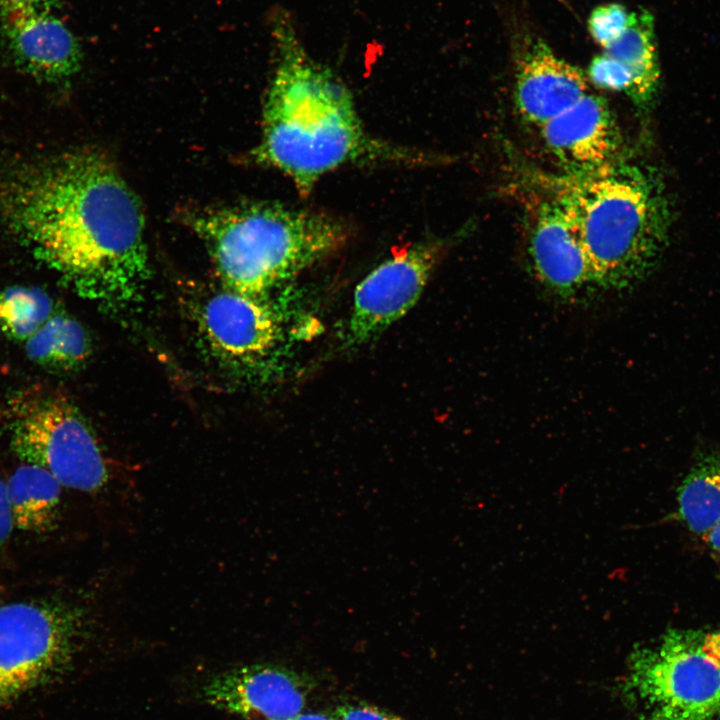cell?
Here are the masks:
<instances>
[{
  "label": "cell",
  "mask_w": 720,
  "mask_h": 720,
  "mask_svg": "<svg viewBox=\"0 0 720 720\" xmlns=\"http://www.w3.org/2000/svg\"><path fill=\"white\" fill-rule=\"evenodd\" d=\"M4 216L74 290L107 304L135 298L150 274L141 205L96 150L64 154L13 179Z\"/></svg>",
  "instance_id": "cell-1"
},
{
  "label": "cell",
  "mask_w": 720,
  "mask_h": 720,
  "mask_svg": "<svg viewBox=\"0 0 720 720\" xmlns=\"http://www.w3.org/2000/svg\"><path fill=\"white\" fill-rule=\"evenodd\" d=\"M275 35L279 57L264 104L257 162L282 172L306 196L324 175L349 164L431 160L370 134L350 90L307 54L289 22L279 18Z\"/></svg>",
  "instance_id": "cell-2"
},
{
  "label": "cell",
  "mask_w": 720,
  "mask_h": 720,
  "mask_svg": "<svg viewBox=\"0 0 720 720\" xmlns=\"http://www.w3.org/2000/svg\"><path fill=\"white\" fill-rule=\"evenodd\" d=\"M546 184L574 227L599 289L630 290L655 271L672 225L671 203L655 171L623 161Z\"/></svg>",
  "instance_id": "cell-3"
},
{
  "label": "cell",
  "mask_w": 720,
  "mask_h": 720,
  "mask_svg": "<svg viewBox=\"0 0 720 720\" xmlns=\"http://www.w3.org/2000/svg\"><path fill=\"white\" fill-rule=\"evenodd\" d=\"M190 223L225 288L258 299L342 248L350 232L329 214L266 202L208 209Z\"/></svg>",
  "instance_id": "cell-4"
},
{
  "label": "cell",
  "mask_w": 720,
  "mask_h": 720,
  "mask_svg": "<svg viewBox=\"0 0 720 720\" xmlns=\"http://www.w3.org/2000/svg\"><path fill=\"white\" fill-rule=\"evenodd\" d=\"M621 695L642 720H720V631L672 630L635 649Z\"/></svg>",
  "instance_id": "cell-5"
},
{
  "label": "cell",
  "mask_w": 720,
  "mask_h": 720,
  "mask_svg": "<svg viewBox=\"0 0 720 720\" xmlns=\"http://www.w3.org/2000/svg\"><path fill=\"white\" fill-rule=\"evenodd\" d=\"M80 612L55 600L0 606V709L60 677L82 637Z\"/></svg>",
  "instance_id": "cell-6"
},
{
  "label": "cell",
  "mask_w": 720,
  "mask_h": 720,
  "mask_svg": "<svg viewBox=\"0 0 720 720\" xmlns=\"http://www.w3.org/2000/svg\"><path fill=\"white\" fill-rule=\"evenodd\" d=\"M11 408L10 447L23 463L44 468L68 488L93 492L106 484L107 458L72 403L36 394L17 399Z\"/></svg>",
  "instance_id": "cell-7"
},
{
  "label": "cell",
  "mask_w": 720,
  "mask_h": 720,
  "mask_svg": "<svg viewBox=\"0 0 720 720\" xmlns=\"http://www.w3.org/2000/svg\"><path fill=\"white\" fill-rule=\"evenodd\" d=\"M443 250L440 241L417 243L371 271L354 292L346 344L369 342L403 317L420 298Z\"/></svg>",
  "instance_id": "cell-8"
},
{
  "label": "cell",
  "mask_w": 720,
  "mask_h": 720,
  "mask_svg": "<svg viewBox=\"0 0 720 720\" xmlns=\"http://www.w3.org/2000/svg\"><path fill=\"white\" fill-rule=\"evenodd\" d=\"M539 129L546 149L565 175H589L625 161L612 111L605 99L590 92Z\"/></svg>",
  "instance_id": "cell-9"
},
{
  "label": "cell",
  "mask_w": 720,
  "mask_h": 720,
  "mask_svg": "<svg viewBox=\"0 0 720 720\" xmlns=\"http://www.w3.org/2000/svg\"><path fill=\"white\" fill-rule=\"evenodd\" d=\"M528 258L536 279L565 302L589 299L599 287L580 239L559 202L550 195L535 209Z\"/></svg>",
  "instance_id": "cell-10"
},
{
  "label": "cell",
  "mask_w": 720,
  "mask_h": 720,
  "mask_svg": "<svg viewBox=\"0 0 720 720\" xmlns=\"http://www.w3.org/2000/svg\"><path fill=\"white\" fill-rule=\"evenodd\" d=\"M307 692L298 674L272 665L223 671L201 689L206 703L244 720H290L302 713Z\"/></svg>",
  "instance_id": "cell-11"
},
{
  "label": "cell",
  "mask_w": 720,
  "mask_h": 720,
  "mask_svg": "<svg viewBox=\"0 0 720 720\" xmlns=\"http://www.w3.org/2000/svg\"><path fill=\"white\" fill-rule=\"evenodd\" d=\"M200 328L216 355L231 363L257 360L278 337L277 320L260 299L226 288L204 303Z\"/></svg>",
  "instance_id": "cell-12"
},
{
  "label": "cell",
  "mask_w": 720,
  "mask_h": 720,
  "mask_svg": "<svg viewBox=\"0 0 720 720\" xmlns=\"http://www.w3.org/2000/svg\"><path fill=\"white\" fill-rule=\"evenodd\" d=\"M0 38L12 63L36 79L64 80L80 69L79 42L53 12L2 18Z\"/></svg>",
  "instance_id": "cell-13"
},
{
  "label": "cell",
  "mask_w": 720,
  "mask_h": 720,
  "mask_svg": "<svg viewBox=\"0 0 720 720\" xmlns=\"http://www.w3.org/2000/svg\"><path fill=\"white\" fill-rule=\"evenodd\" d=\"M587 80L545 42L531 41L516 65L515 105L524 120L539 128L588 94Z\"/></svg>",
  "instance_id": "cell-14"
},
{
  "label": "cell",
  "mask_w": 720,
  "mask_h": 720,
  "mask_svg": "<svg viewBox=\"0 0 720 720\" xmlns=\"http://www.w3.org/2000/svg\"><path fill=\"white\" fill-rule=\"evenodd\" d=\"M603 53L626 67L632 80L627 95L638 108L648 109L660 82L653 16L646 10L636 12L625 32Z\"/></svg>",
  "instance_id": "cell-15"
},
{
  "label": "cell",
  "mask_w": 720,
  "mask_h": 720,
  "mask_svg": "<svg viewBox=\"0 0 720 720\" xmlns=\"http://www.w3.org/2000/svg\"><path fill=\"white\" fill-rule=\"evenodd\" d=\"M6 487L14 527L31 533L53 528L62 485L50 472L23 463L9 477Z\"/></svg>",
  "instance_id": "cell-16"
},
{
  "label": "cell",
  "mask_w": 720,
  "mask_h": 720,
  "mask_svg": "<svg viewBox=\"0 0 720 720\" xmlns=\"http://www.w3.org/2000/svg\"><path fill=\"white\" fill-rule=\"evenodd\" d=\"M24 344L28 359L50 372L79 368L91 353L86 329L63 312H55Z\"/></svg>",
  "instance_id": "cell-17"
},
{
  "label": "cell",
  "mask_w": 720,
  "mask_h": 720,
  "mask_svg": "<svg viewBox=\"0 0 720 720\" xmlns=\"http://www.w3.org/2000/svg\"><path fill=\"white\" fill-rule=\"evenodd\" d=\"M677 514L688 530L705 540L720 521V455L701 457L682 481Z\"/></svg>",
  "instance_id": "cell-18"
},
{
  "label": "cell",
  "mask_w": 720,
  "mask_h": 720,
  "mask_svg": "<svg viewBox=\"0 0 720 720\" xmlns=\"http://www.w3.org/2000/svg\"><path fill=\"white\" fill-rule=\"evenodd\" d=\"M49 294L39 287L15 285L0 292V331L25 342L55 313Z\"/></svg>",
  "instance_id": "cell-19"
},
{
  "label": "cell",
  "mask_w": 720,
  "mask_h": 720,
  "mask_svg": "<svg viewBox=\"0 0 720 720\" xmlns=\"http://www.w3.org/2000/svg\"><path fill=\"white\" fill-rule=\"evenodd\" d=\"M635 14L636 12H629L618 3L600 5L589 16V32L594 41L605 48L625 32Z\"/></svg>",
  "instance_id": "cell-20"
},
{
  "label": "cell",
  "mask_w": 720,
  "mask_h": 720,
  "mask_svg": "<svg viewBox=\"0 0 720 720\" xmlns=\"http://www.w3.org/2000/svg\"><path fill=\"white\" fill-rule=\"evenodd\" d=\"M589 79L597 86L614 91L628 93L631 75L624 65L602 53L596 56L588 68Z\"/></svg>",
  "instance_id": "cell-21"
},
{
  "label": "cell",
  "mask_w": 720,
  "mask_h": 720,
  "mask_svg": "<svg viewBox=\"0 0 720 720\" xmlns=\"http://www.w3.org/2000/svg\"><path fill=\"white\" fill-rule=\"evenodd\" d=\"M60 0H0V19L17 15L53 12Z\"/></svg>",
  "instance_id": "cell-22"
},
{
  "label": "cell",
  "mask_w": 720,
  "mask_h": 720,
  "mask_svg": "<svg viewBox=\"0 0 720 720\" xmlns=\"http://www.w3.org/2000/svg\"><path fill=\"white\" fill-rule=\"evenodd\" d=\"M334 720H402L379 708L367 705H345L332 714Z\"/></svg>",
  "instance_id": "cell-23"
},
{
  "label": "cell",
  "mask_w": 720,
  "mask_h": 720,
  "mask_svg": "<svg viewBox=\"0 0 720 720\" xmlns=\"http://www.w3.org/2000/svg\"><path fill=\"white\" fill-rule=\"evenodd\" d=\"M13 528L15 527L8 500L6 482L0 479V546L8 541Z\"/></svg>",
  "instance_id": "cell-24"
},
{
  "label": "cell",
  "mask_w": 720,
  "mask_h": 720,
  "mask_svg": "<svg viewBox=\"0 0 720 720\" xmlns=\"http://www.w3.org/2000/svg\"><path fill=\"white\" fill-rule=\"evenodd\" d=\"M705 541L713 552L720 554V521L708 534Z\"/></svg>",
  "instance_id": "cell-25"
},
{
  "label": "cell",
  "mask_w": 720,
  "mask_h": 720,
  "mask_svg": "<svg viewBox=\"0 0 720 720\" xmlns=\"http://www.w3.org/2000/svg\"><path fill=\"white\" fill-rule=\"evenodd\" d=\"M290 720H334L332 715L324 713H300Z\"/></svg>",
  "instance_id": "cell-26"
},
{
  "label": "cell",
  "mask_w": 720,
  "mask_h": 720,
  "mask_svg": "<svg viewBox=\"0 0 720 720\" xmlns=\"http://www.w3.org/2000/svg\"><path fill=\"white\" fill-rule=\"evenodd\" d=\"M0 416H1V410H0Z\"/></svg>",
  "instance_id": "cell-27"
}]
</instances>
